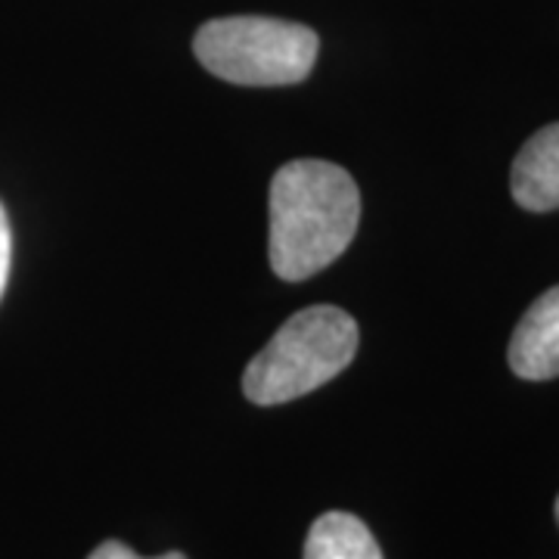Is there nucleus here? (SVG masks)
I'll return each instance as SVG.
<instances>
[{"label": "nucleus", "mask_w": 559, "mask_h": 559, "mask_svg": "<svg viewBox=\"0 0 559 559\" xmlns=\"http://www.w3.org/2000/svg\"><path fill=\"white\" fill-rule=\"evenodd\" d=\"M10 259H13V234H10V221L0 205V299L7 289V277H10Z\"/></svg>", "instance_id": "nucleus-7"}, {"label": "nucleus", "mask_w": 559, "mask_h": 559, "mask_svg": "<svg viewBox=\"0 0 559 559\" xmlns=\"http://www.w3.org/2000/svg\"><path fill=\"white\" fill-rule=\"evenodd\" d=\"M358 352V323L336 305H314L286 320L249 360L242 392L259 407L301 399L340 377Z\"/></svg>", "instance_id": "nucleus-2"}, {"label": "nucleus", "mask_w": 559, "mask_h": 559, "mask_svg": "<svg viewBox=\"0 0 559 559\" xmlns=\"http://www.w3.org/2000/svg\"><path fill=\"white\" fill-rule=\"evenodd\" d=\"M318 35L299 22L227 16L202 25L193 38L197 60L218 79L242 87H283L311 75Z\"/></svg>", "instance_id": "nucleus-3"}, {"label": "nucleus", "mask_w": 559, "mask_h": 559, "mask_svg": "<svg viewBox=\"0 0 559 559\" xmlns=\"http://www.w3.org/2000/svg\"><path fill=\"white\" fill-rule=\"evenodd\" d=\"M557 522H559V498H557Z\"/></svg>", "instance_id": "nucleus-9"}, {"label": "nucleus", "mask_w": 559, "mask_h": 559, "mask_svg": "<svg viewBox=\"0 0 559 559\" xmlns=\"http://www.w3.org/2000/svg\"><path fill=\"white\" fill-rule=\"evenodd\" d=\"M305 559H382V550L358 516L333 510L311 525Z\"/></svg>", "instance_id": "nucleus-6"}, {"label": "nucleus", "mask_w": 559, "mask_h": 559, "mask_svg": "<svg viewBox=\"0 0 559 559\" xmlns=\"http://www.w3.org/2000/svg\"><path fill=\"white\" fill-rule=\"evenodd\" d=\"M507 360L520 380L544 382L559 377V286L528 305L510 340Z\"/></svg>", "instance_id": "nucleus-4"}, {"label": "nucleus", "mask_w": 559, "mask_h": 559, "mask_svg": "<svg viewBox=\"0 0 559 559\" xmlns=\"http://www.w3.org/2000/svg\"><path fill=\"white\" fill-rule=\"evenodd\" d=\"M360 193L352 175L323 159L286 162L271 180V267L299 283L330 267L355 240Z\"/></svg>", "instance_id": "nucleus-1"}, {"label": "nucleus", "mask_w": 559, "mask_h": 559, "mask_svg": "<svg viewBox=\"0 0 559 559\" xmlns=\"http://www.w3.org/2000/svg\"><path fill=\"white\" fill-rule=\"evenodd\" d=\"M513 200L525 212L559 209V121L535 131L510 171Z\"/></svg>", "instance_id": "nucleus-5"}, {"label": "nucleus", "mask_w": 559, "mask_h": 559, "mask_svg": "<svg viewBox=\"0 0 559 559\" xmlns=\"http://www.w3.org/2000/svg\"><path fill=\"white\" fill-rule=\"evenodd\" d=\"M87 559H143V557H138V554H134L131 547H124L121 540H103L100 547H97V550H94ZM153 559H187V557H183V554H162V557H153Z\"/></svg>", "instance_id": "nucleus-8"}]
</instances>
